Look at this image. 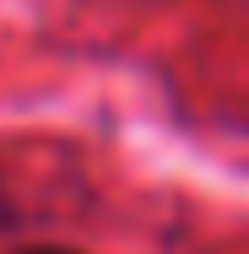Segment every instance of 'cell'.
Masks as SVG:
<instances>
[{"label": "cell", "mask_w": 249, "mask_h": 254, "mask_svg": "<svg viewBox=\"0 0 249 254\" xmlns=\"http://www.w3.org/2000/svg\"><path fill=\"white\" fill-rule=\"evenodd\" d=\"M16 254H76V249H60V244H33V249H16Z\"/></svg>", "instance_id": "1"}]
</instances>
